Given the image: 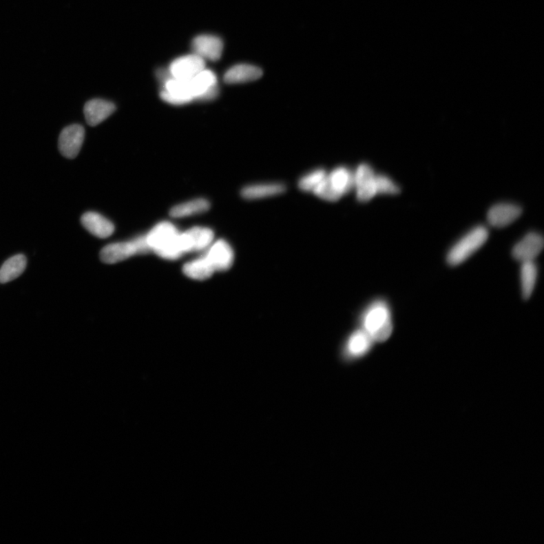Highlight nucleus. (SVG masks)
<instances>
[{
    "label": "nucleus",
    "instance_id": "16",
    "mask_svg": "<svg viewBox=\"0 0 544 544\" xmlns=\"http://www.w3.org/2000/svg\"><path fill=\"white\" fill-rule=\"evenodd\" d=\"M285 191L286 186L282 183L255 184L243 189L242 196L247 200H258L277 196Z\"/></svg>",
    "mask_w": 544,
    "mask_h": 544
},
{
    "label": "nucleus",
    "instance_id": "14",
    "mask_svg": "<svg viewBox=\"0 0 544 544\" xmlns=\"http://www.w3.org/2000/svg\"><path fill=\"white\" fill-rule=\"evenodd\" d=\"M81 223L92 235L99 238L110 237L114 231V224L97 213H84L81 217Z\"/></svg>",
    "mask_w": 544,
    "mask_h": 544
},
{
    "label": "nucleus",
    "instance_id": "1",
    "mask_svg": "<svg viewBox=\"0 0 544 544\" xmlns=\"http://www.w3.org/2000/svg\"><path fill=\"white\" fill-rule=\"evenodd\" d=\"M180 234L172 223L163 222L149 232L146 240L151 250L160 258L176 260L184 254L178 242Z\"/></svg>",
    "mask_w": 544,
    "mask_h": 544
},
{
    "label": "nucleus",
    "instance_id": "17",
    "mask_svg": "<svg viewBox=\"0 0 544 544\" xmlns=\"http://www.w3.org/2000/svg\"><path fill=\"white\" fill-rule=\"evenodd\" d=\"M375 342L363 329L355 332L348 339L346 353L349 357H359L366 355Z\"/></svg>",
    "mask_w": 544,
    "mask_h": 544
},
{
    "label": "nucleus",
    "instance_id": "23",
    "mask_svg": "<svg viewBox=\"0 0 544 544\" xmlns=\"http://www.w3.org/2000/svg\"><path fill=\"white\" fill-rule=\"evenodd\" d=\"M192 245V251L205 250L213 242L214 233L204 227H193L187 231Z\"/></svg>",
    "mask_w": 544,
    "mask_h": 544
},
{
    "label": "nucleus",
    "instance_id": "27",
    "mask_svg": "<svg viewBox=\"0 0 544 544\" xmlns=\"http://www.w3.org/2000/svg\"><path fill=\"white\" fill-rule=\"evenodd\" d=\"M218 95H219V87H218V85H215V87L209 89L206 92L204 93L203 95H201L197 100L203 101H211L217 98Z\"/></svg>",
    "mask_w": 544,
    "mask_h": 544
},
{
    "label": "nucleus",
    "instance_id": "9",
    "mask_svg": "<svg viewBox=\"0 0 544 544\" xmlns=\"http://www.w3.org/2000/svg\"><path fill=\"white\" fill-rule=\"evenodd\" d=\"M193 54L203 59L216 61L220 60L223 52L222 39L211 34H202L193 39L192 42Z\"/></svg>",
    "mask_w": 544,
    "mask_h": 544
},
{
    "label": "nucleus",
    "instance_id": "6",
    "mask_svg": "<svg viewBox=\"0 0 544 544\" xmlns=\"http://www.w3.org/2000/svg\"><path fill=\"white\" fill-rule=\"evenodd\" d=\"M354 178L357 200L364 203L377 196L376 174L370 165L362 163L357 167Z\"/></svg>",
    "mask_w": 544,
    "mask_h": 544
},
{
    "label": "nucleus",
    "instance_id": "20",
    "mask_svg": "<svg viewBox=\"0 0 544 544\" xmlns=\"http://www.w3.org/2000/svg\"><path fill=\"white\" fill-rule=\"evenodd\" d=\"M538 273V267L534 261L522 262L520 276L524 299L527 300L532 297L537 283Z\"/></svg>",
    "mask_w": 544,
    "mask_h": 544
},
{
    "label": "nucleus",
    "instance_id": "10",
    "mask_svg": "<svg viewBox=\"0 0 544 544\" xmlns=\"http://www.w3.org/2000/svg\"><path fill=\"white\" fill-rule=\"evenodd\" d=\"M543 238L538 233L532 232L525 236L512 249V256L521 262L534 261L543 248Z\"/></svg>",
    "mask_w": 544,
    "mask_h": 544
},
{
    "label": "nucleus",
    "instance_id": "13",
    "mask_svg": "<svg viewBox=\"0 0 544 544\" xmlns=\"http://www.w3.org/2000/svg\"><path fill=\"white\" fill-rule=\"evenodd\" d=\"M116 111V106L103 99H92L85 105V120L91 127H96L105 121Z\"/></svg>",
    "mask_w": 544,
    "mask_h": 544
},
{
    "label": "nucleus",
    "instance_id": "3",
    "mask_svg": "<svg viewBox=\"0 0 544 544\" xmlns=\"http://www.w3.org/2000/svg\"><path fill=\"white\" fill-rule=\"evenodd\" d=\"M354 173L345 167L334 169L313 193L322 200L335 202L354 189Z\"/></svg>",
    "mask_w": 544,
    "mask_h": 544
},
{
    "label": "nucleus",
    "instance_id": "11",
    "mask_svg": "<svg viewBox=\"0 0 544 544\" xmlns=\"http://www.w3.org/2000/svg\"><path fill=\"white\" fill-rule=\"evenodd\" d=\"M206 258L214 271H224L229 270L234 262V251L225 240H220L209 249Z\"/></svg>",
    "mask_w": 544,
    "mask_h": 544
},
{
    "label": "nucleus",
    "instance_id": "12",
    "mask_svg": "<svg viewBox=\"0 0 544 544\" xmlns=\"http://www.w3.org/2000/svg\"><path fill=\"white\" fill-rule=\"evenodd\" d=\"M522 213V209L517 205H496L490 209L487 216L488 221L494 227L503 228L514 222Z\"/></svg>",
    "mask_w": 544,
    "mask_h": 544
},
{
    "label": "nucleus",
    "instance_id": "19",
    "mask_svg": "<svg viewBox=\"0 0 544 544\" xmlns=\"http://www.w3.org/2000/svg\"><path fill=\"white\" fill-rule=\"evenodd\" d=\"M209 208V202L200 198L174 207L170 209L169 215L174 218H184L205 213Z\"/></svg>",
    "mask_w": 544,
    "mask_h": 544
},
{
    "label": "nucleus",
    "instance_id": "18",
    "mask_svg": "<svg viewBox=\"0 0 544 544\" xmlns=\"http://www.w3.org/2000/svg\"><path fill=\"white\" fill-rule=\"evenodd\" d=\"M27 259L24 255L19 254L6 260L0 269V283L5 284L13 281L25 271Z\"/></svg>",
    "mask_w": 544,
    "mask_h": 544
},
{
    "label": "nucleus",
    "instance_id": "15",
    "mask_svg": "<svg viewBox=\"0 0 544 544\" xmlns=\"http://www.w3.org/2000/svg\"><path fill=\"white\" fill-rule=\"evenodd\" d=\"M262 76V70L256 66L240 64L231 67L224 76L228 84H238L255 81Z\"/></svg>",
    "mask_w": 544,
    "mask_h": 544
},
{
    "label": "nucleus",
    "instance_id": "2",
    "mask_svg": "<svg viewBox=\"0 0 544 544\" xmlns=\"http://www.w3.org/2000/svg\"><path fill=\"white\" fill-rule=\"evenodd\" d=\"M363 330L375 342L382 343L392 335L393 324L391 311L387 303L377 300L365 311L362 318Z\"/></svg>",
    "mask_w": 544,
    "mask_h": 544
},
{
    "label": "nucleus",
    "instance_id": "8",
    "mask_svg": "<svg viewBox=\"0 0 544 544\" xmlns=\"http://www.w3.org/2000/svg\"><path fill=\"white\" fill-rule=\"evenodd\" d=\"M85 137V129L79 124H74L62 130L59 139V149L63 156L74 159L79 154Z\"/></svg>",
    "mask_w": 544,
    "mask_h": 544
},
{
    "label": "nucleus",
    "instance_id": "21",
    "mask_svg": "<svg viewBox=\"0 0 544 544\" xmlns=\"http://www.w3.org/2000/svg\"><path fill=\"white\" fill-rule=\"evenodd\" d=\"M214 269L209 262L206 256L186 263L183 267V273L194 280L204 281L211 278L214 273Z\"/></svg>",
    "mask_w": 544,
    "mask_h": 544
},
{
    "label": "nucleus",
    "instance_id": "26",
    "mask_svg": "<svg viewBox=\"0 0 544 544\" xmlns=\"http://www.w3.org/2000/svg\"><path fill=\"white\" fill-rule=\"evenodd\" d=\"M160 98L165 101V102L174 105H182L190 103L191 102V101L187 98H183L170 95L165 90L161 91Z\"/></svg>",
    "mask_w": 544,
    "mask_h": 544
},
{
    "label": "nucleus",
    "instance_id": "5",
    "mask_svg": "<svg viewBox=\"0 0 544 544\" xmlns=\"http://www.w3.org/2000/svg\"><path fill=\"white\" fill-rule=\"evenodd\" d=\"M150 251L146 236L138 237L132 242L114 243L105 247L100 253V258L105 263L114 264L136 254H145Z\"/></svg>",
    "mask_w": 544,
    "mask_h": 544
},
{
    "label": "nucleus",
    "instance_id": "7",
    "mask_svg": "<svg viewBox=\"0 0 544 544\" xmlns=\"http://www.w3.org/2000/svg\"><path fill=\"white\" fill-rule=\"evenodd\" d=\"M205 67V61L193 53L175 59L169 71L174 79L191 81Z\"/></svg>",
    "mask_w": 544,
    "mask_h": 544
},
{
    "label": "nucleus",
    "instance_id": "25",
    "mask_svg": "<svg viewBox=\"0 0 544 544\" xmlns=\"http://www.w3.org/2000/svg\"><path fill=\"white\" fill-rule=\"evenodd\" d=\"M376 188L377 194H398L400 188L390 178L384 175H376Z\"/></svg>",
    "mask_w": 544,
    "mask_h": 544
},
{
    "label": "nucleus",
    "instance_id": "24",
    "mask_svg": "<svg viewBox=\"0 0 544 544\" xmlns=\"http://www.w3.org/2000/svg\"><path fill=\"white\" fill-rule=\"evenodd\" d=\"M328 175L324 169H317L301 178L299 187L303 191H312L320 185Z\"/></svg>",
    "mask_w": 544,
    "mask_h": 544
},
{
    "label": "nucleus",
    "instance_id": "4",
    "mask_svg": "<svg viewBox=\"0 0 544 544\" xmlns=\"http://www.w3.org/2000/svg\"><path fill=\"white\" fill-rule=\"evenodd\" d=\"M488 238V231L484 227H478L471 230L450 249L447 255L450 266L461 265L483 247Z\"/></svg>",
    "mask_w": 544,
    "mask_h": 544
},
{
    "label": "nucleus",
    "instance_id": "22",
    "mask_svg": "<svg viewBox=\"0 0 544 544\" xmlns=\"http://www.w3.org/2000/svg\"><path fill=\"white\" fill-rule=\"evenodd\" d=\"M218 85L216 74L206 68L191 80V87L193 100H197L209 89Z\"/></svg>",
    "mask_w": 544,
    "mask_h": 544
}]
</instances>
